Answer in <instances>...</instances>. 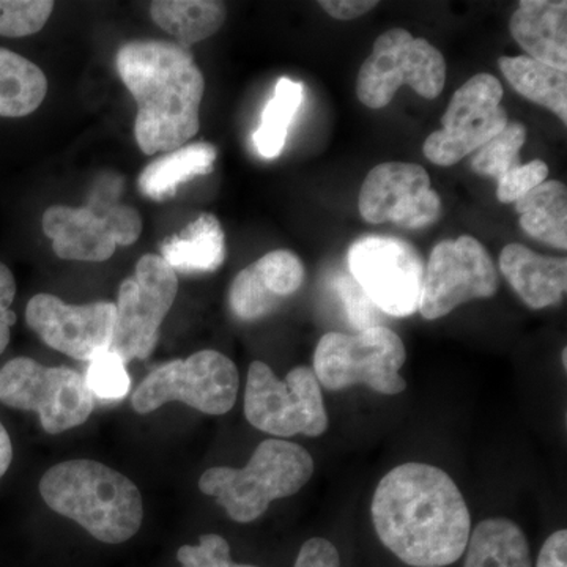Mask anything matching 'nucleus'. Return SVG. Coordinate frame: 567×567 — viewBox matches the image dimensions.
Segmentation results:
<instances>
[{
    "mask_svg": "<svg viewBox=\"0 0 567 567\" xmlns=\"http://www.w3.org/2000/svg\"><path fill=\"white\" fill-rule=\"evenodd\" d=\"M47 95L44 71L24 55L0 48V117H28Z\"/></svg>",
    "mask_w": 567,
    "mask_h": 567,
    "instance_id": "b1692460",
    "label": "nucleus"
},
{
    "mask_svg": "<svg viewBox=\"0 0 567 567\" xmlns=\"http://www.w3.org/2000/svg\"><path fill=\"white\" fill-rule=\"evenodd\" d=\"M465 550L464 567H533L527 536L505 517L480 522Z\"/></svg>",
    "mask_w": 567,
    "mask_h": 567,
    "instance_id": "4be33fe9",
    "label": "nucleus"
},
{
    "mask_svg": "<svg viewBox=\"0 0 567 567\" xmlns=\"http://www.w3.org/2000/svg\"><path fill=\"white\" fill-rule=\"evenodd\" d=\"M498 66L518 95L554 112L566 125L567 71L551 69L528 55H503L499 58Z\"/></svg>",
    "mask_w": 567,
    "mask_h": 567,
    "instance_id": "5701e85b",
    "label": "nucleus"
},
{
    "mask_svg": "<svg viewBox=\"0 0 567 567\" xmlns=\"http://www.w3.org/2000/svg\"><path fill=\"white\" fill-rule=\"evenodd\" d=\"M40 494L54 513L104 544L132 539L144 518L140 488L102 462L80 458L51 466L41 477Z\"/></svg>",
    "mask_w": 567,
    "mask_h": 567,
    "instance_id": "7ed1b4c3",
    "label": "nucleus"
},
{
    "mask_svg": "<svg viewBox=\"0 0 567 567\" xmlns=\"http://www.w3.org/2000/svg\"><path fill=\"white\" fill-rule=\"evenodd\" d=\"M358 210L371 224L394 223L404 229H423L439 219L442 203L423 166L388 162L365 177Z\"/></svg>",
    "mask_w": 567,
    "mask_h": 567,
    "instance_id": "2eb2a0df",
    "label": "nucleus"
},
{
    "mask_svg": "<svg viewBox=\"0 0 567 567\" xmlns=\"http://www.w3.org/2000/svg\"><path fill=\"white\" fill-rule=\"evenodd\" d=\"M350 275L379 311L409 317L420 309L424 260L401 238L369 235L347 252Z\"/></svg>",
    "mask_w": 567,
    "mask_h": 567,
    "instance_id": "9b49d317",
    "label": "nucleus"
},
{
    "mask_svg": "<svg viewBox=\"0 0 567 567\" xmlns=\"http://www.w3.org/2000/svg\"><path fill=\"white\" fill-rule=\"evenodd\" d=\"M567 349H563V365H565V369L567 368Z\"/></svg>",
    "mask_w": 567,
    "mask_h": 567,
    "instance_id": "58836bf2",
    "label": "nucleus"
},
{
    "mask_svg": "<svg viewBox=\"0 0 567 567\" xmlns=\"http://www.w3.org/2000/svg\"><path fill=\"white\" fill-rule=\"evenodd\" d=\"M305 265L289 249H275L244 268L229 290L230 311L245 322L264 319L301 289Z\"/></svg>",
    "mask_w": 567,
    "mask_h": 567,
    "instance_id": "f3484780",
    "label": "nucleus"
},
{
    "mask_svg": "<svg viewBox=\"0 0 567 567\" xmlns=\"http://www.w3.org/2000/svg\"><path fill=\"white\" fill-rule=\"evenodd\" d=\"M315 475V461L303 446L268 439L244 468L213 466L199 480L203 494L213 496L237 524H251L276 499L298 494Z\"/></svg>",
    "mask_w": 567,
    "mask_h": 567,
    "instance_id": "20e7f679",
    "label": "nucleus"
},
{
    "mask_svg": "<svg viewBox=\"0 0 567 567\" xmlns=\"http://www.w3.org/2000/svg\"><path fill=\"white\" fill-rule=\"evenodd\" d=\"M520 227L536 240L567 248V189L565 183L546 181L516 203Z\"/></svg>",
    "mask_w": 567,
    "mask_h": 567,
    "instance_id": "a878e982",
    "label": "nucleus"
},
{
    "mask_svg": "<svg viewBox=\"0 0 567 567\" xmlns=\"http://www.w3.org/2000/svg\"><path fill=\"white\" fill-rule=\"evenodd\" d=\"M303 103V85L300 82L281 78L276 82L274 96L265 104L260 125L254 133V147L264 159H275L281 155L287 134L295 115Z\"/></svg>",
    "mask_w": 567,
    "mask_h": 567,
    "instance_id": "bb28decb",
    "label": "nucleus"
},
{
    "mask_svg": "<svg viewBox=\"0 0 567 567\" xmlns=\"http://www.w3.org/2000/svg\"><path fill=\"white\" fill-rule=\"evenodd\" d=\"M216 156L218 152L215 145L208 142L186 144L173 152L164 153L142 171L137 181L140 192L158 203L171 199L185 183L210 174Z\"/></svg>",
    "mask_w": 567,
    "mask_h": 567,
    "instance_id": "412c9836",
    "label": "nucleus"
},
{
    "mask_svg": "<svg viewBox=\"0 0 567 567\" xmlns=\"http://www.w3.org/2000/svg\"><path fill=\"white\" fill-rule=\"evenodd\" d=\"M536 567H567V532L558 529L554 535L548 536L539 557H537Z\"/></svg>",
    "mask_w": 567,
    "mask_h": 567,
    "instance_id": "e433bc0d",
    "label": "nucleus"
},
{
    "mask_svg": "<svg viewBox=\"0 0 567 567\" xmlns=\"http://www.w3.org/2000/svg\"><path fill=\"white\" fill-rule=\"evenodd\" d=\"M547 177L548 166L543 159H533L527 164H520L496 182L498 183L496 197L502 204L517 203L525 194L546 182Z\"/></svg>",
    "mask_w": 567,
    "mask_h": 567,
    "instance_id": "2f4dec72",
    "label": "nucleus"
},
{
    "mask_svg": "<svg viewBox=\"0 0 567 567\" xmlns=\"http://www.w3.org/2000/svg\"><path fill=\"white\" fill-rule=\"evenodd\" d=\"M383 546L412 567H445L465 554L472 516L453 477L409 462L380 481L371 506Z\"/></svg>",
    "mask_w": 567,
    "mask_h": 567,
    "instance_id": "f257e3e1",
    "label": "nucleus"
},
{
    "mask_svg": "<svg viewBox=\"0 0 567 567\" xmlns=\"http://www.w3.org/2000/svg\"><path fill=\"white\" fill-rule=\"evenodd\" d=\"M178 293L177 274L162 256L145 254L118 289L111 352L125 363L147 360Z\"/></svg>",
    "mask_w": 567,
    "mask_h": 567,
    "instance_id": "9d476101",
    "label": "nucleus"
},
{
    "mask_svg": "<svg viewBox=\"0 0 567 567\" xmlns=\"http://www.w3.org/2000/svg\"><path fill=\"white\" fill-rule=\"evenodd\" d=\"M25 322L55 352L91 363L111 349L115 303L69 305L55 295L39 293L29 300Z\"/></svg>",
    "mask_w": 567,
    "mask_h": 567,
    "instance_id": "dca6fc26",
    "label": "nucleus"
},
{
    "mask_svg": "<svg viewBox=\"0 0 567 567\" xmlns=\"http://www.w3.org/2000/svg\"><path fill=\"white\" fill-rule=\"evenodd\" d=\"M293 567H341V558L330 540L312 537L301 546Z\"/></svg>",
    "mask_w": 567,
    "mask_h": 567,
    "instance_id": "f704fd0d",
    "label": "nucleus"
},
{
    "mask_svg": "<svg viewBox=\"0 0 567 567\" xmlns=\"http://www.w3.org/2000/svg\"><path fill=\"white\" fill-rule=\"evenodd\" d=\"M0 402L10 409L35 412L51 435L80 427L95 409L85 379L74 369L48 368L28 357L0 368Z\"/></svg>",
    "mask_w": 567,
    "mask_h": 567,
    "instance_id": "0eeeda50",
    "label": "nucleus"
},
{
    "mask_svg": "<svg viewBox=\"0 0 567 567\" xmlns=\"http://www.w3.org/2000/svg\"><path fill=\"white\" fill-rule=\"evenodd\" d=\"M240 375L230 358L216 350H200L186 360L159 365L133 393L141 415L169 402H182L205 415H226L237 402Z\"/></svg>",
    "mask_w": 567,
    "mask_h": 567,
    "instance_id": "6e6552de",
    "label": "nucleus"
},
{
    "mask_svg": "<svg viewBox=\"0 0 567 567\" xmlns=\"http://www.w3.org/2000/svg\"><path fill=\"white\" fill-rule=\"evenodd\" d=\"M323 11L339 21H352L374 10L379 2L372 0H323L319 2Z\"/></svg>",
    "mask_w": 567,
    "mask_h": 567,
    "instance_id": "c9c22d12",
    "label": "nucleus"
},
{
    "mask_svg": "<svg viewBox=\"0 0 567 567\" xmlns=\"http://www.w3.org/2000/svg\"><path fill=\"white\" fill-rule=\"evenodd\" d=\"M177 559L182 567H257L234 563L229 543L219 535L200 536L199 546H182Z\"/></svg>",
    "mask_w": 567,
    "mask_h": 567,
    "instance_id": "7c9ffc66",
    "label": "nucleus"
},
{
    "mask_svg": "<svg viewBox=\"0 0 567 567\" xmlns=\"http://www.w3.org/2000/svg\"><path fill=\"white\" fill-rule=\"evenodd\" d=\"M43 233L59 259L104 262L117 246L140 240L142 218L136 208L123 204L91 203L85 207L52 205L41 218Z\"/></svg>",
    "mask_w": 567,
    "mask_h": 567,
    "instance_id": "f8f14e48",
    "label": "nucleus"
},
{
    "mask_svg": "<svg viewBox=\"0 0 567 567\" xmlns=\"http://www.w3.org/2000/svg\"><path fill=\"white\" fill-rule=\"evenodd\" d=\"M54 2L51 0H0V37L24 39L47 25Z\"/></svg>",
    "mask_w": 567,
    "mask_h": 567,
    "instance_id": "c756f323",
    "label": "nucleus"
},
{
    "mask_svg": "<svg viewBox=\"0 0 567 567\" xmlns=\"http://www.w3.org/2000/svg\"><path fill=\"white\" fill-rule=\"evenodd\" d=\"M164 262L177 274H213L226 259V237L219 219L203 213L162 245Z\"/></svg>",
    "mask_w": 567,
    "mask_h": 567,
    "instance_id": "aec40b11",
    "label": "nucleus"
},
{
    "mask_svg": "<svg viewBox=\"0 0 567 567\" xmlns=\"http://www.w3.org/2000/svg\"><path fill=\"white\" fill-rule=\"evenodd\" d=\"M527 142V128L520 122H507L505 128L473 155L476 174L494 177L496 182L520 166V151Z\"/></svg>",
    "mask_w": 567,
    "mask_h": 567,
    "instance_id": "cd10ccee",
    "label": "nucleus"
},
{
    "mask_svg": "<svg viewBox=\"0 0 567 567\" xmlns=\"http://www.w3.org/2000/svg\"><path fill=\"white\" fill-rule=\"evenodd\" d=\"M502 99V82L492 74L470 78L447 104L443 128L424 141L425 158L436 166H454L487 144L509 122Z\"/></svg>",
    "mask_w": 567,
    "mask_h": 567,
    "instance_id": "4468645a",
    "label": "nucleus"
},
{
    "mask_svg": "<svg viewBox=\"0 0 567 567\" xmlns=\"http://www.w3.org/2000/svg\"><path fill=\"white\" fill-rule=\"evenodd\" d=\"M445 82L446 61L434 44L415 39L405 29H391L375 40L371 55L361 65L357 96L365 107L382 110L402 85L425 100H435Z\"/></svg>",
    "mask_w": 567,
    "mask_h": 567,
    "instance_id": "1a4fd4ad",
    "label": "nucleus"
},
{
    "mask_svg": "<svg viewBox=\"0 0 567 567\" xmlns=\"http://www.w3.org/2000/svg\"><path fill=\"white\" fill-rule=\"evenodd\" d=\"M17 297V279L6 264L0 262V354L10 344L11 327L17 323V315L11 311Z\"/></svg>",
    "mask_w": 567,
    "mask_h": 567,
    "instance_id": "72a5a7b5",
    "label": "nucleus"
},
{
    "mask_svg": "<svg viewBox=\"0 0 567 567\" xmlns=\"http://www.w3.org/2000/svg\"><path fill=\"white\" fill-rule=\"evenodd\" d=\"M406 361L404 342L390 328L372 327L357 334L327 333L315 353V374L330 391L365 385L375 393H404L402 365Z\"/></svg>",
    "mask_w": 567,
    "mask_h": 567,
    "instance_id": "39448f33",
    "label": "nucleus"
},
{
    "mask_svg": "<svg viewBox=\"0 0 567 567\" xmlns=\"http://www.w3.org/2000/svg\"><path fill=\"white\" fill-rule=\"evenodd\" d=\"M115 66L136 100L134 137L145 155L173 152L199 133L205 80L189 48L177 41H130L117 51Z\"/></svg>",
    "mask_w": 567,
    "mask_h": 567,
    "instance_id": "f03ea898",
    "label": "nucleus"
},
{
    "mask_svg": "<svg viewBox=\"0 0 567 567\" xmlns=\"http://www.w3.org/2000/svg\"><path fill=\"white\" fill-rule=\"evenodd\" d=\"M513 39L528 58L567 71V3L565 0H525L509 21Z\"/></svg>",
    "mask_w": 567,
    "mask_h": 567,
    "instance_id": "a211bd4d",
    "label": "nucleus"
},
{
    "mask_svg": "<svg viewBox=\"0 0 567 567\" xmlns=\"http://www.w3.org/2000/svg\"><path fill=\"white\" fill-rule=\"evenodd\" d=\"M498 286L494 260L475 237L440 241L425 265L417 312L425 320L442 319L468 301L488 300Z\"/></svg>",
    "mask_w": 567,
    "mask_h": 567,
    "instance_id": "ddd939ff",
    "label": "nucleus"
},
{
    "mask_svg": "<svg viewBox=\"0 0 567 567\" xmlns=\"http://www.w3.org/2000/svg\"><path fill=\"white\" fill-rule=\"evenodd\" d=\"M151 14L156 25L189 48L223 28L227 9L215 0H158L152 3Z\"/></svg>",
    "mask_w": 567,
    "mask_h": 567,
    "instance_id": "393cba45",
    "label": "nucleus"
},
{
    "mask_svg": "<svg viewBox=\"0 0 567 567\" xmlns=\"http://www.w3.org/2000/svg\"><path fill=\"white\" fill-rule=\"evenodd\" d=\"M499 271L528 308H550L565 297V257L543 256L524 245H507L499 254Z\"/></svg>",
    "mask_w": 567,
    "mask_h": 567,
    "instance_id": "6ab92c4d",
    "label": "nucleus"
},
{
    "mask_svg": "<svg viewBox=\"0 0 567 567\" xmlns=\"http://www.w3.org/2000/svg\"><path fill=\"white\" fill-rule=\"evenodd\" d=\"M11 461H13V445H11L9 432L0 423V480L9 472Z\"/></svg>",
    "mask_w": 567,
    "mask_h": 567,
    "instance_id": "4c0bfd02",
    "label": "nucleus"
},
{
    "mask_svg": "<svg viewBox=\"0 0 567 567\" xmlns=\"http://www.w3.org/2000/svg\"><path fill=\"white\" fill-rule=\"evenodd\" d=\"M84 379L93 398L100 401H122L132 390V377L126 371L125 361L111 350L93 358Z\"/></svg>",
    "mask_w": 567,
    "mask_h": 567,
    "instance_id": "c85d7f7f",
    "label": "nucleus"
},
{
    "mask_svg": "<svg viewBox=\"0 0 567 567\" xmlns=\"http://www.w3.org/2000/svg\"><path fill=\"white\" fill-rule=\"evenodd\" d=\"M245 416L252 427L274 436L327 432L328 413L319 380L308 365H298L279 380L264 361L249 365L245 390Z\"/></svg>",
    "mask_w": 567,
    "mask_h": 567,
    "instance_id": "423d86ee",
    "label": "nucleus"
},
{
    "mask_svg": "<svg viewBox=\"0 0 567 567\" xmlns=\"http://www.w3.org/2000/svg\"><path fill=\"white\" fill-rule=\"evenodd\" d=\"M336 290H338L339 298L344 303L346 315L349 317L350 323L358 331L379 327V309L369 300L368 295L358 286L352 276H341L336 281Z\"/></svg>",
    "mask_w": 567,
    "mask_h": 567,
    "instance_id": "473e14b6",
    "label": "nucleus"
}]
</instances>
